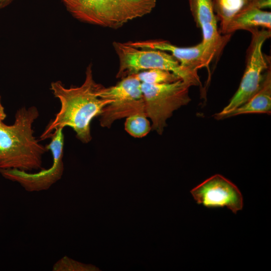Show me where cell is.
Wrapping results in <instances>:
<instances>
[{
    "instance_id": "6da1fadb",
    "label": "cell",
    "mask_w": 271,
    "mask_h": 271,
    "mask_svg": "<svg viewBox=\"0 0 271 271\" xmlns=\"http://www.w3.org/2000/svg\"><path fill=\"white\" fill-rule=\"evenodd\" d=\"M101 87L93 79L91 64L87 66L85 80L80 86L66 88L59 81L51 83L50 89L59 100L61 108L40 136L41 140L47 139L53 130L69 126L78 140L84 144L89 143L92 139V120L112 101L99 96Z\"/></svg>"
},
{
    "instance_id": "7a4b0ae2",
    "label": "cell",
    "mask_w": 271,
    "mask_h": 271,
    "mask_svg": "<svg viewBox=\"0 0 271 271\" xmlns=\"http://www.w3.org/2000/svg\"><path fill=\"white\" fill-rule=\"evenodd\" d=\"M37 107L20 108L13 124L0 122V169L25 171L43 169L42 156L49 150L33 135L32 125L39 117Z\"/></svg>"
},
{
    "instance_id": "3957f363",
    "label": "cell",
    "mask_w": 271,
    "mask_h": 271,
    "mask_svg": "<svg viewBox=\"0 0 271 271\" xmlns=\"http://www.w3.org/2000/svg\"><path fill=\"white\" fill-rule=\"evenodd\" d=\"M113 46L119 61L117 78L149 69H160L173 73L192 86L201 84L197 72L182 67L171 54L158 50L138 48L126 42H114Z\"/></svg>"
},
{
    "instance_id": "277c9868",
    "label": "cell",
    "mask_w": 271,
    "mask_h": 271,
    "mask_svg": "<svg viewBox=\"0 0 271 271\" xmlns=\"http://www.w3.org/2000/svg\"><path fill=\"white\" fill-rule=\"evenodd\" d=\"M191 84L182 79L169 83H141L145 112L152 121V129L162 134L167 126V120L173 112L188 104Z\"/></svg>"
},
{
    "instance_id": "5b68a950",
    "label": "cell",
    "mask_w": 271,
    "mask_h": 271,
    "mask_svg": "<svg viewBox=\"0 0 271 271\" xmlns=\"http://www.w3.org/2000/svg\"><path fill=\"white\" fill-rule=\"evenodd\" d=\"M250 32L252 40L240 85L228 104L213 115L215 119L245 103L255 94L262 86L270 69L268 59L263 53L262 48L265 41L270 37V30L256 29Z\"/></svg>"
},
{
    "instance_id": "8992f818",
    "label": "cell",
    "mask_w": 271,
    "mask_h": 271,
    "mask_svg": "<svg viewBox=\"0 0 271 271\" xmlns=\"http://www.w3.org/2000/svg\"><path fill=\"white\" fill-rule=\"evenodd\" d=\"M141 82L135 74L122 78L115 85L102 86L99 96L112 101L106 105L99 115L103 127L109 128L116 120L138 112H146Z\"/></svg>"
},
{
    "instance_id": "52a82bcc",
    "label": "cell",
    "mask_w": 271,
    "mask_h": 271,
    "mask_svg": "<svg viewBox=\"0 0 271 271\" xmlns=\"http://www.w3.org/2000/svg\"><path fill=\"white\" fill-rule=\"evenodd\" d=\"M50 138L51 141L46 146L53 157V164L50 168L41 169L37 173L15 169H0V173L6 179L19 183L28 192H39L49 189L61 178L63 174V128L55 130L49 134L48 138Z\"/></svg>"
},
{
    "instance_id": "ba28073f",
    "label": "cell",
    "mask_w": 271,
    "mask_h": 271,
    "mask_svg": "<svg viewBox=\"0 0 271 271\" xmlns=\"http://www.w3.org/2000/svg\"><path fill=\"white\" fill-rule=\"evenodd\" d=\"M78 20L103 27L117 29L128 21L114 0H61Z\"/></svg>"
},
{
    "instance_id": "9c48e42d",
    "label": "cell",
    "mask_w": 271,
    "mask_h": 271,
    "mask_svg": "<svg viewBox=\"0 0 271 271\" xmlns=\"http://www.w3.org/2000/svg\"><path fill=\"white\" fill-rule=\"evenodd\" d=\"M190 192L197 204L207 207L226 206L234 214L243 207V197L238 188L219 174L206 179Z\"/></svg>"
},
{
    "instance_id": "30bf717a",
    "label": "cell",
    "mask_w": 271,
    "mask_h": 271,
    "mask_svg": "<svg viewBox=\"0 0 271 271\" xmlns=\"http://www.w3.org/2000/svg\"><path fill=\"white\" fill-rule=\"evenodd\" d=\"M188 1L196 26L202 31V42L214 59L220 53L231 35H221L218 30L211 0Z\"/></svg>"
},
{
    "instance_id": "8fae6325",
    "label": "cell",
    "mask_w": 271,
    "mask_h": 271,
    "mask_svg": "<svg viewBox=\"0 0 271 271\" xmlns=\"http://www.w3.org/2000/svg\"><path fill=\"white\" fill-rule=\"evenodd\" d=\"M128 44L141 49L167 51L179 62L180 65L191 71L197 72L199 69L206 67L213 58L201 42L189 47H180L166 41L150 40L126 42Z\"/></svg>"
},
{
    "instance_id": "7c38bea8",
    "label": "cell",
    "mask_w": 271,
    "mask_h": 271,
    "mask_svg": "<svg viewBox=\"0 0 271 271\" xmlns=\"http://www.w3.org/2000/svg\"><path fill=\"white\" fill-rule=\"evenodd\" d=\"M217 19L220 22V32L223 34L230 21L236 16L252 8L270 7V0H211Z\"/></svg>"
},
{
    "instance_id": "4fadbf2b",
    "label": "cell",
    "mask_w": 271,
    "mask_h": 271,
    "mask_svg": "<svg viewBox=\"0 0 271 271\" xmlns=\"http://www.w3.org/2000/svg\"><path fill=\"white\" fill-rule=\"evenodd\" d=\"M271 112V72L267 73L260 89L247 101L233 110L218 117L223 119L230 117L248 113H266Z\"/></svg>"
},
{
    "instance_id": "5bb4252c",
    "label": "cell",
    "mask_w": 271,
    "mask_h": 271,
    "mask_svg": "<svg viewBox=\"0 0 271 271\" xmlns=\"http://www.w3.org/2000/svg\"><path fill=\"white\" fill-rule=\"evenodd\" d=\"M259 28L271 29V13L257 8H252L234 17L226 28L223 35L230 34L237 30L249 32Z\"/></svg>"
},
{
    "instance_id": "9a60e30c",
    "label": "cell",
    "mask_w": 271,
    "mask_h": 271,
    "mask_svg": "<svg viewBox=\"0 0 271 271\" xmlns=\"http://www.w3.org/2000/svg\"><path fill=\"white\" fill-rule=\"evenodd\" d=\"M128 21L150 14L155 8L157 0H114Z\"/></svg>"
},
{
    "instance_id": "2e32d148",
    "label": "cell",
    "mask_w": 271,
    "mask_h": 271,
    "mask_svg": "<svg viewBox=\"0 0 271 271\" xmlns=\"http://www.w3.org/2000/svg\"><path fill=\"white\" fill-rule=\"evenodd\" d=\"M125 130L134 138H143L152 129L150 122L146 112H138L126 117Z\"/></svg>"
},
{
    "instance_id": "e0dca14e",
    "label": "cell",
    "mask_w": 271,
    "mask_h": 271,
    "mask_svg": "<svg viewBox=\"0 0 271 271\" xmlns=\"http://www.w3.org/2000/svg\"><path fill=\"white\" fill-rule=\"evenodd\" d=\"M135 75L141 83L153 84L172 83L181 79L173 73L160 69L143 71Z\"/></svg>"
},
{
    "instance_id": "ac0fdd59",
    "label": "cell",
    "mask_w": 271,
    "mask_h": 271,
    "mask_svg": "<svg viewBox=\"0 0 271 271\" xmlns=\"http://www.w3.org/2000/svg\"><path fill=\"white\" fill-rule=\"evenodd\" d=\"M95 267L75 261L65 256L54 263L52 267L53 271H76L94 270Z\"/></svg>"
},
{
    "instance_id": "d6986e66",
    "label": "cell",
    "mask_w": 271,
    "mask_h": 271,
    "mask_svg": "<svg viewBox=\"0 0 271 271\" xmlns=\"http://www.w3.org/2000/svg\"><path fill=\"white\" fill-rule=\"evenodd\" d=\"M6 117V114L5 112L4 108L1 103L0 96V122H3V120Z\"/></svg>"
},
{
    "instance_id": "ffe728a7",
    "label": "cell",
    "mask_w": 271,
    "mask_h": 271,
    "mask_svg": "<svg viewBox=\"0 0 271 271\" xmlns=\"http://www.w3.org/2000/svg\"><path fill=\"white\" fill-rule=\"evenodd\" d=\"M13 0H0V9L8 6Z\"/></svg>"
}]
</instances>
